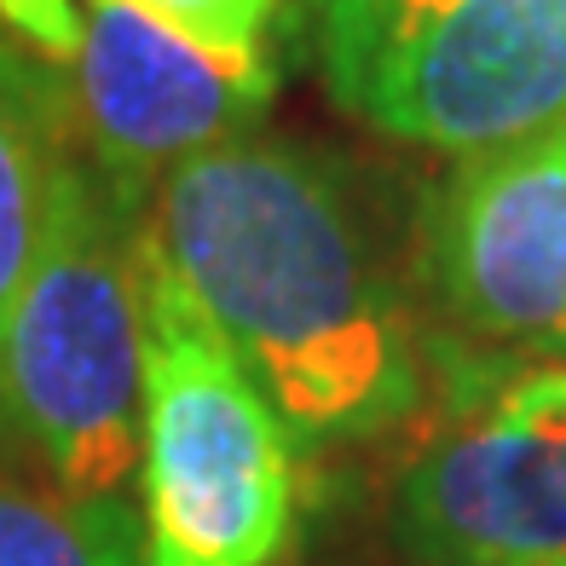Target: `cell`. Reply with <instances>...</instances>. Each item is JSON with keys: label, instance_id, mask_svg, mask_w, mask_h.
Masks as SVG:
<instances>
[{"label": "cell", "instance_id": "52a82bcc", "mask_svg": "<svg viewBox=\"0 0 566 566\" xmlns=\"http://www.w3.org/2000/svg\"><path fill=\"white\" fill-rule=\"evenodd\" d=\"M64 70L70 134L116 186L150 197L174 168L261 127L277 70H238L127 0H87Z\"/></svg>", "mask_w": 566, "mask_h": 566}, {"label": "cell", "instance_id": "9c48e42d", "mask_svg": "<svg viewBox=\"0 0 566 566\" xmlns=\"http://www.w3.org/2000/svg\"><path fill=\"white\" fill-rule=\"evenodd\" d=\"M0 566H145L139 503L0 474Z\"/></svg>", "mask_w": 566, "mask_h": 566}, {"label": "cell", "instance_id": "7a4b0ae2", "mask_svg": "<svg viewBox=\"0 0 566 566\" xmlns=\"http://www.w3.org/2000/svg\"><path fill=\"white\" fill-rule=\"evenodd\" d=\"M145 202L70 145L0 313V440L70 497H127L139 474Z\"/></svg>", "mask_w": 566, "mask_h": 566}, {"label": "cell", "instance_id": "6da1fadb", "mask_svg": "<svg viewBox=\"0 0 566 566\" xmlns=\"http://www.w3.org/2000/svg\"><path fill=\"white\" fill-rule=\"evenodd\" d=\"M145 238L295 457L365 446L417 417L428 394L417 306L329 157L254 127L150 191Z\"/></svg>", "mask_w": 566, "mask_h": 566}, {"label": "cell", "instance_id": "8992f818", "mask_svg": "<svg viewBox=\"0 0 566 566\" xmlns=\"http://www.w3.org/2000/svg\"><path fill=\"white\" fill-rule=\"evenodd\" d=\"M417 283L457 336L566 358V122L457 157L417 214Z\"/></svg>", "mask_w": 566, "mask_h": 566}, {"label": "cell", "instance_id": "30bf717a", "mask_svg": "<svg viewBox=\"0 0 566 566\" xmlns=\"http://www.w3.org/2000/svg\"><path fill=\"white\" fill-rule=\"evenodd\" d=\"M168 23L174 35L197 41L238 70H277L272 64V35H277V7L283 0H127Z\"/></svg>", "mask_w": 566, "mask_h": 566}, {"label": "cell", "instance_id": "ba28073f", "mask_svg": "<svg viewBox=\"0 0 566 566\" xmlns=\"http://www.w3.org/2000/svg\"><path fill=\"white\" fill-rule=\"evenodd\" d=\"M70 93L59 64L0 30V313L18 290L53 179L70 157Z\"/></svg>", "mask_w": 566, "mask_h": 566}, {"label": "cell", "instance_id": "3957f363", "mask_svg": "<svg viewBox=\"0 0 566 566\" xmlns=\"http://www.w3.org/2000/svg\"><path fill=\"white\" fill-rule=\"evenodd\" d=\"M145 566H272L295 521V446L139 231Z\"/></svg>", "mask_w": 566, "mask_h": 566}, {"label": "cell", "instance_id": "8fae6325", "mask_svg": "<svg viewBox=\"0 0 566 566\" xmlns=\"http://www.w3.org/2000/svg\"><path fill=\"white\" fill-rule=\"evenodd\" d=\"M0 30L46 64H70L82 41V7L75 0H0Z\"/></svg>", "mask_w": 566, "mask_h": 566}, {"label": "cell", "instance_id": "277c9868", "mask_svg": "<svg viewBox=\"0 0 566 566\" xmlns=\"http://www.w3.org/2000/svg\"><path fill=\"white\" fill-rule=\"evenodd\" d=\"M329 98L474 157L566 122V0H301Z\"/></svg>", "mask_w": 566, "mask_h": 566}, {"label": "cell", "instance_id": "5b68a950", "mask_svg": "<svg viewBox=\"0 0 566 566\" xmlns=\"http://www.w3.org/2000/svg\"><path fill=\"white\" fill-rule=\"evenodd\" d=\"M394 537L410 566H566V358L469 370L399 474Z\"/></svg>", "mask_w": 566, "mask_h": 566}]
</instances>
